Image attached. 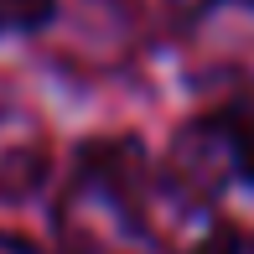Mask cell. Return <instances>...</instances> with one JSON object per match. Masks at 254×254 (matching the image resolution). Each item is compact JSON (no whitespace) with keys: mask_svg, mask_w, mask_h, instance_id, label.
I'll list each match as a JSON object with an SVG mask.
<instances>
[{"mask_svg":"<svg viewBox=\"0 0 254 254\" xmlns=\"http://www.w3.org/2000/svg\"><path fill=\"white\" fill-rule=\"evenodd\" d=\"M151 166L135 145L83 151L73 187L63 197V234L83 254H140L156 244L151 223Z\"/></svg>","mask_w":254,"mask_h":254,"instance_id":"1","label":"cell"},{"mask_svg":"<svg viewBox=\"0 0 254 254\" xmlns=\"http://www.w3.org/2000/svg\"><path fill=\"white\" fill-rule=\"evenodd\" d=\"M254 182V104H223L177 130L166 156V187L187 207L218 202L228 187Z\"/></svg>","mask_w":254,"mask_h":254,"instance_id":"2","label":"cell"},{"mask_svg":"<svg viewBox=\"0 0 254 254\" xmlns=\"http://www.w3.org/2000/svg\"><path fill=\"white\" fill-rule=\"evenodd\" d=\"M47 125L10 78H0V202H16L47 177Z\"/></svg>","mask_w":254,"mask_h":254,"instance_id":"3","label":"cell"},{"mask_svg":"<svg viewBox=\"0 0 254 254\" xmlns=\"http://www.w3.org/2000/svg\"><path fill=\"white\" fill-rule=\"evenodd\" d=\"M52 16V0H0V37L5 31H31Z\"/></svg>","mask_w":254,"mask_h":254,"instance_id":"4","label":"cell"},{"mask_svg":"<svg viewBox=\"0 0 254 254\" xmlns=\"http://www.w3.org/2000/svg\"><path fill=\"white\" fill-rule=\"evenodd\" d=\"M192 254H254V234L249 228H213Z\"/></svg>","mask_w":254,"mask_h":254,"instance_id":"5","label":"cell"},{"mask_svg":"<svg viewBox=\"0 0 254 254\" xmlns=\"http://www.w3.org/2000/svg\"><path fill=\"white\" fill-rule=\"evenodd\" d=\"M0 254H42V249H31L26 239H16V234H0Z\"/></svg>","mask_w":254,"mask_h":254,"instance_id":"6","label":"cell"}]
</instances>
